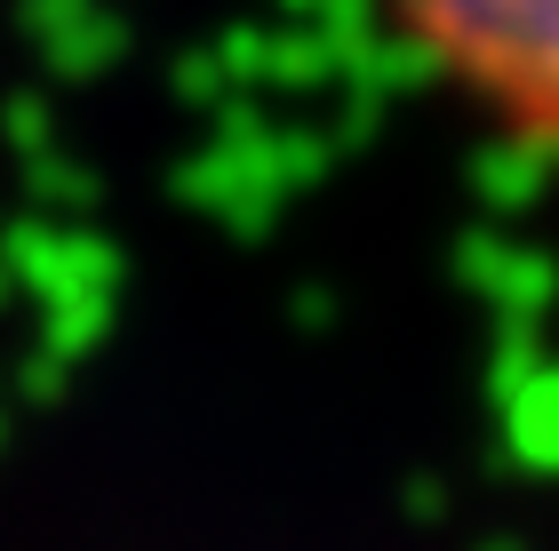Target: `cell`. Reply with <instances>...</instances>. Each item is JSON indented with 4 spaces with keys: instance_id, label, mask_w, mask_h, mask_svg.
Instances as JSON below:
<instances>
[{
    "instance_id": "obj_1",
    "label": "cell",
    "mask_w": 559,
    "mask_h": 551,
    "mask_svg": "<svg viewBox=\"0 0 559 551\" xmlns=\"http://www.w3.org/2000/svg\"><path fill=\"white\" fill-rule=\"evenodd\" d=\"M384 16L472 112L559 160V0H384Z\"/></svg>"
}]
</instances>
